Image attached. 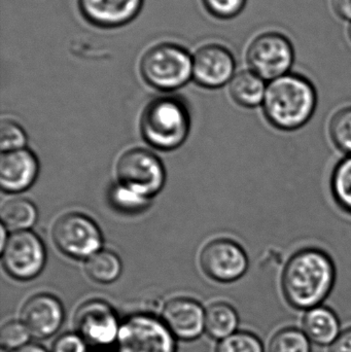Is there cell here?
Masks as SVG:
<instances>
[{
	"label": "cell",
	"mask_w": 351,
	"mask_h": 352,
	"mask_svg": "<svg viewBox=\"0 0 351 352\" xmlns=\"http://www.w3.org/2000/svg\"><path fill=\"white\" fill-rule=\"evenodd\" d=\"M336 280L337 269L333 258L321 248L308 246L286 260L280 275V289L291 308L305 312L323 305Z\"/></svg>",
	"instance_id": "1"
},
{
	"label": "cell",
	"mask_w": 351,
	"mask_h": 352,
	"mask_svg": "<svg viewBox=\"0 0 351 352\" xmlns=\"http://www.w3.org/2000/svg\"><path fill=\"white\" fill-rule=\"evenodd\" d=\"M319 96L313 82L300 74L290 72L268 82L262 109L274 129L294 132L310 122Z\"/></svg>",
	"instance_id": "2"
},
{
	"label": "cell",
	"mask_w": 351,
	"mask_h": 352,
	"mask_svg": "<svg viewBox=\"0 0 351 352\" xmlns=\"http://www.w3.org/2000/svg\"><path fill=\"white\" fill-rule=\"evenodd\" d=\"M140 127L142 136L150 146L161 151L175 150L189 134V111L179 99L161 97L146 105Z\"/></svg>",
	"instance_id": "3"
},
{
	"label": "cell",
	"mask_w": 351,
	"mask_h": 352,
	"mask_svg": "<svg viewBox=\"0 0 351 352\" xmlns=\"http://www.w3.org/2000/svg\"><path fill=\"white\" fill-rule=\"evenodd\" d=\"M140 74L157 90H177L193 78V57L181 45L159 43L142 56Z\"/></svg>",
	"instance_id": "4"
},
{
	"label": "cell",
	"mask_w": 351,
	"mask_h": 352,
	"mask_svg": "<svg viewBox=\"0 0 351 352\" xmlns=\"http://www.w3.org/2000/svg\"><path fill=\"white\" fill-rule=\"evenodd\" d=\"M115 352H177V339L162 318L137 312L122 320Z\"/></svg>",
	"instance_id": "5"
},
{
	"label": "cell",
	"mask_w": 351,
	"mask_h": 352,
	"mask_svg": "<svg viewBox=\"0 0 351 352\" xmlns=\"http://www.w3.org/2000/svg\"><path fill=\"white\" fill-rule=\"evenodd\" d=\"M245 59L249 69L269 82L292 72L296 53L292 41L286 35L269 30L251 39Z\"/></svg>",
	"instance_id": "6"
},
{
	"label": "cell",
	"mask_w": 351,
	"mask_h": 352,
	"mask_svg": "<svg viewBox=\"0 0 351 352\" xmlns=\"http://www.w3.org/2000/svg\"><path fill=\"white\" fill-rule=\"evenodd\" d=\"M52 238L60 252L76 260H88L102 246V234L97 223L78 212L59 217L54 223Z\"/></svg>",
	"instance_id": "7"
},
{
	"label": "cell",
	"mask_w": 351,
	"mask_h": 352,
	"mask_svg": "<svg viewBox=\"0 0 351 352\" xmlns=\"http://www.w3.org/2000/svg\"><path fill=\"white\" fill-rule=\"evenodd\" d=\"M117 176L120 184L150 199L162 190L166 175L156 155L144 148H133L120 157Z\"/></svg>",
	"instance_id": "8"
},
{
	"label": "cell",
	"mask_w": 351,
	"mask_h": 352,
	"mask_svg": "<svg viewBox=\"0 0 351 352\" xmlns=\"http://www.w3.org/2000/svg\"><path fill=\"white\" fill-rule=\"evenodd\" d=\"M47 252L41 238L28 231L14 232L1 248L2 266L10 277L31 280L41 274Z\"/></svg>",
	"instance_id": "9"
},
{
	"label": "cell",
	"mask_w": 351,
	"mask_h": 352,
	"mask_svg": "<svg viewBox=\"0 0 351 352\" xmlns=\"http://www.w3.org/2000/svg\"><path fill=\"white\" fill-rule=\"evenodd\" d=\"M73 322L76 332L89 345L103 349L115 344L122 320L109 302L92 299L84 302L76 309Z\"/></svg>",
	"instance_id": "10"
},
{
	"label": "cell",
	"mask_w": 351,
	"mask_h": 352,
	"mask_svg": "<svg viewBox=\"0 0 351 352\" xmlns=\"http://www.w3.org/2000/svg\"><path fill=\"white\" fill-rule=\"evenodd\" d=\"M200 265L212 280L231 283L247 274L249 260L238 242L229 238H218L204 246L200 254Z\"/></svg>",
	"instance_id": "11"
},
{
	"label": "cell",
	"mask_w": 351,
	"mask_h": 352,
	"mask_svg": "<svg viewBox=\"0 0 351 352\" xmlns=\"http://www.w3.org/2000/svg\"><path fill=\"white\" fill-rule=\"evenodd\" d=\"M235 74L236 60L225 45L207 43L193 56V78L204 88L218 89L230 84Z\"/></svg>",
	"instance_id": "12"
},
{
	"label": "cell",
	"mask_w": 351,
	"mask_h": 352,
	"mask_svg": "<svg viewBox=\"0 0 351 352\" xmlns=\"http://www.w3.org/2000/svg\"><path fill=\"white\" fill-rule=\"evenodd\" d=\"M65 318V310L59 299L51 294L41 293L29 298L20 311V320L31 337L45 340L57 334Z\"/></svg>",
	"instance_id": "13"
},
{
	"label": "cell",
	"mask_w": 351,
	"mask_h": 352,
	"mask_svg": "<svg viewBox=\"0 0 351 352\" xmlns=\"http://www.w3.org/2000/svg\"><path fill=\"white\" fill-rule=\"evenodd\" d=\"M160 318L177 340L195 341L205 333V308L191 298L169 300Z\"/></svg>",
	"instance_id": "14"
},
{
	"label": "cell",
	"mask_w": 351,
	"mask_h": 352,
	"mask_svg": "<svg viewBox=\"0 0 351 352\" xmlns=\"http://www.w3.org/2000/svg\"><path fill=\"white\" fill-rule=\"evenodd\" d=\"M82 16L100 28H117L132 22L141 10L144 0H78Z\"/></svg>",
	"instance_id": "15"
},
{
	"label": "cell",
	"mask_w": 351,
	"mask_h": 352,
	"mask_svg": "<svg viewBox=\"0 0 351 352\" xmlns=\"http://www.w3.org/2000/svg\"><path fill=\"white\" fill-rule=\"evenodd\" d=\"M38 161L27 148L2 153L0 158V186L6 192H21L34 184L38 175Z\"/></svg>",
	"instance_id": "16"
},
{
	"label": "cell",
	"mask_w": 351,
	"mask_h": 352,
	"mask_svg": "<svg viewBox=\"0 0 351 352\" xmlns=\"http://www.w3.org/2000/svg\"><path fill=\"white\" fill-rule=\"evenodd\" d=\"M300 329L313 344L323 347L331 346L342 332L339 316L324 304L304 312Z\"/></svg>",
	"instance_id": "17"
},
{
	"label": "cell",
	"mask_w": 351,
	"mask_h": 352,
	"mask_svg": "<svg viewBox=\"0 0 351 352\" xmlns=\"http://www.w3.org/2000/svg\"><path fill=\"white\" fill-rule=\"evenodd\" d=\"M268 82L253 70H240L236 72L229 84L231 98L243 109H257L262 107L265 98Z\"/></svg>",
	"instance_id": "18"
},
{
	"label": "cell",
	"mask_w": 351,
	"mask_h": 352,
	"mask_svg": "<svg viewBox=\"0 0 351 352\" xmlns=\"http://www.w3.org/2000/svg\"><path fill=\"white\" fill-rule=\"evenodd\" d=\"M238 312L227 302H214L205 308V334L212 340L220 341L238 331Z\"/></svg>",
	"instance_id": "19"
},
{
	"label": "cell",
	"mask_w": 351,
	"mask_h": 352,
	"mask_svg": "<svg viewBox=\"0 0 351 352\" xmlns=\"http://www.w3.org/2000/svg\"><path fill=\"white\" fill-rule=\"evenodd\" d=\"M2 226L6 230L26 231L37 221V209L31 201L24 198H14L6 201L0 210Z\"/></svg>",
	"instance_id": "20"
},
{
	"label": "cell",
	"mask_w": 351,
	"mask_h": 352,
	"mask_svg": "<svg viewBox=\"0 0 351 352\" xmlns=\"http://www.w3.org/2000/svg\"><path fill=\"white\" fill-rule=\"evenodd\" d=\"M330 192L336 206L351 217V156L340 159L330 175Z\"/></svg>",
	"instance_id": "21"
},
{
	"label": "cell",
	"mask_w": 351,
	"mask_h": 352,
	"mask_svg": "<svg viewBox=\"0 0 351 352\" xmlns=\"http://www.w3.org/2000/svg\"><path fill=\"white\" fill-rule=\"evenodd\" d=\"M87 274L95 283L109 285L115 283L122 273L121 260L111 250H99L86 261Z\"/></svg>",
	"instance_id": "22"
},
{
	"label": "cell",
	"mask_w": 351,
	"mask_h": 352,
	"mask_svg": "<svg viewBox=\"0 0 351 352\" xmlns=\"http://www.w3.org/2000/svg\"><path fill=\"white\" fill-rule=\"evenodd\" d=\"M267 352H313V343L301 329L286 327L271 337Z\"/></svg>",
	"instance_id": "23"
},
{
	"label": "cell",
	"mask_w": 351,
	"mask_h": 352,
	"mask_svg": "<svg viewBox=\"0 0 351 352\" xmlns=\"http://www.w3.org/2000/svg\"><path fill=\"white\" fill-rule=\"evenodd\" d=\"M328 132L334 146L344 156H351V105L341 107L332 115Z\"/></svg>",
	"instance_id": "24"
},
{
	"label": "cell",
	"mask_w": 351,
	"mask_h": 352,
	"mask_svg": "<svg viewBox=\"0 0 351 352\" xmlns=\"http://www.w3.org/2000/svg\"><path fill=\"white\" fill-rule=\"evenodd\" d=\"M109 201L111 206L124 214H136L146 210L150 199L137 194L124 184H113L109 192Z\"/></svg>",
	"instance_id": "25"
},
{
	"label": "cell",
	"mask_w": 351,
	"mask_h": 352,
	"mask_svg": "<svg viewBox=\"0 0 351 352\" xmlns=\"http://www.w3.org/2000/svg\"><path fill=\"white\" fill-rule=\"evenodd\" d=\"M216 352H266L265 344L255 333L238 330L216 343Z\"/></svg>",
	"instance_id": "26"
},
{
	"label": "cell",
	"mask_w": 351,
	"mask_h": 352,
	"mask_svg": "<svg viewBox=\"0 0 351 352\" xmlns=\"http://www.w3.org/2000/svg\"><path fill=\"white\" fill-rule=\"evenodd\" d=\"M31 337L28 329L20 320L5 322L0 331V343L2 349L14 351L30 343Z\"/></svg>",
	"instance_id": "27"
},
{
	"label": "cell",
	"mask_w": 351,
	"mask_h": 352,
	"mask_svg": "<svg viewBox=\"0 0 351 352\" xmlns=\"http://www.w3.org/2000/svg\"><path fill=\"white\" fill-rule=\"evenodd\" d=\"M27 144V136L20 125L3 120L0 124V148L2 153L22 150Z\"/></svg>",
	"instance_id": "28"
},
{
	"label": "cell",
	"mask_w": 351,
	"mask_h": 352,
	"mask_svg": "<svg viewBox=\"0 0 351 352\" xmlns=\"http://www.w3.org/2000/svg\"><path fill=\"white\" fill-rule=\"evenodd\" d=\"M206 10L220 20H231L242 12L247 0H202Z\"/></svg>",
	"instance_id": "29"
},
{
	"label": "cell",
	"mask_w": 351,
	"mask_h": 352,
	"mask_svg": "<svg viewBox=\"0 0 351 352\" xmlns=\"http://www.w3.org/2000/svg\"><path fill=\"white\" fill-rule=\"evenodd\" d=\"M89 344L76 332L64 333L53 343L51 352H88Z\"/></svg>",
	"instance_id": "30"
},
{
	"label": "cell",
	"mask_w": 351,
	"mask_h": 352,
	"mask_svg": "<svg viewBox=\"0 0 351 352\" xmlns=\"http://www.w3.org/2000/svg\"><path fill=\"white\" fill-rule=\"evenodd\" d=\"M334 14L351 24V0H330Z\"/></svg>",
	"instance_id": "31"
},
{
	"label": "cell",
	"mask_w": 351,
	"mask_h": 352,
	"mask_svg": "<svg viewBox=\"0 0 351 352\" xmlns=\"http://www.w3.org/2000/svg\"><path fill=\"white\" fill-rule=\"evenodd\" d=\"M329 352H351V326L342 330L335 342L329 347Z\"/></svg>",
	"instance_id": "32"
},
{
	"label": "cell",
	"mask_w": 351,
	"mask_h": 352,
	"mask_svg": "<svg viewBox=\"0 0 351 352\" xmlns=\"http://www.w3.org/2000/svg\"><path fill=\"white\" fill-rule=\"evenodd\" d=\"M12 352H51L45 349L43 345L37 344V343H28L25 346L21 347V349H16V351Z\"/></svg>",
	"instance_id": "33"
},
{
	"label": "cell",
	"mask_w": 351,
	"mask_h": 352,
	"mask_svg": "<svg viewBox=\"0 0 351 352\" xmlns=\"http://www.w3.org/2000/svg\"><path fill=\"white\" fill-rule=\"evenodd\" d=\"M348 35H350V38L351 41V24H350V28H348Z\"/></svg>",
	"instance_id": "34"
},
{
	"label": "cell",
	"mask_w": 351,
	"mask_h": 352,
	"mask_svg": "<svg viewBox=\"0 0 351 352\" xmlns=\"http://www.w3.org/2000/svg\"><path fill=\"white\" fill-rule=\"evenodd\" d=\"M93 352H106V351H93Z\"/></svg>",
	"instance_id": "35"
},
{
	"label": "cell",
	"mask_w": 351,
	"mask_h": 352,
	"mask_svg": "<svg viewBox=\"0 0 351 352\" xmlns=\"http://www.w3.org/2000/svg\"><path fill=\"white\" fill-rule=\"evenodd\" d=\"M1 352H10V351H5V349H2Z\"/></svg>",
	"instance_id": "36"
}]
</instances>
